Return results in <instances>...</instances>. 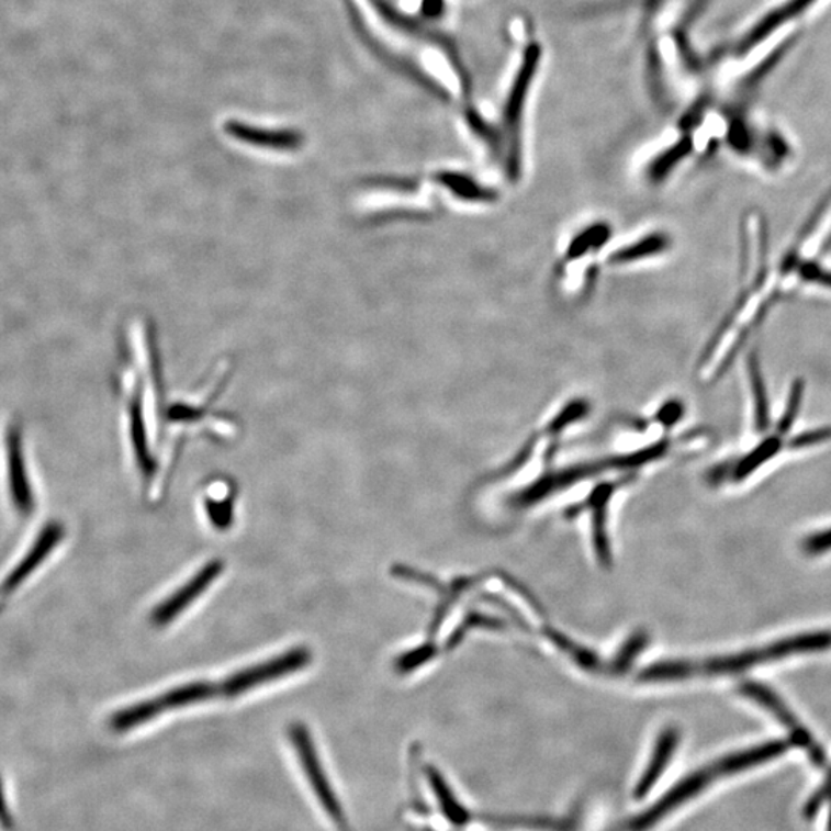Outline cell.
<instances>
[{
    "instance_id": "cell-2",
    "label": "cell",
    "mask_w": 831,
    "mask_h": 831,
    "mask_svg": "<svg viewBox=\"0 0 831 831\" xmlns=\"http://www.w3.org/2000/svg\"><path fill=\"white\" fill-rule=\"evenodd\" d=\"M3 465L10 507L21 518H30L36 512L37 499L26 463L24 431L16 423L3 433Z\"/></svg>"
},
{
    "instance_id": "cell-18",
    "label": "cell",
    "mask_w": 831,
    "mask_h": 831,
    "mask_svg": "<svg viewBox=\"0 0 831 831\" xmlns=\"http://www.w3.org/2000/svg\"><path fill=\"white\" fill-rule=\"evenodd\" d=\"M0 827L5 830H10L13 827V818H11L9 806L5 802L2 784H0Z\"/></svg>"
},
{
    "instance_id": "cell-14",
    "label": "cell",
    "mask_w": 831,
    "mask_h": 831,
    "mask_svg": "<svg viewBox=\"0 0 831 831\" xmlns=\"http://www.w3.org/2000/svg\"><path fill=\"white\" fill-rule=\"evenodd\" d=\"M229 132L232 134H235V137L237 139H243L245 142H248V144H266V145H278V147H291V144H293L294 137L287 136V134H279L274 132H267V130H256L251 128V126H245V125H236V126H229Z\"/></svg>"
},
{
    "instance_id": "cell-8",
    "label": "cell",
    "mask_w": 831,
    "mask_h": 831,
    "mask_svg": "<svg viewBox=\"0 0 831 831\" xmlns=\"http://www.w3.org/2000/svg\"><path fill=\"white\" fill-rule=\"evenodd\" d=\"M791 744L793 741H773L760 746H753V749L746 750V752L723 757L722 761L716 762V765L711 770H714L716 777L733 775V773L752 768L754 765H760L762 762L779 756V754L787 752Z\"/></svg>"
},
{
    "instance_id": "cell-10",
    "label": "cell",
    "mask_w": 831,
    "mask_h": 831,
    "mask_svg": "<svg viewBox=\"0 0 831 831\" xmlns=\"http://www.w3.org/2000/svg\"><path fill=\"white\" fill-rule=\"evenodd\" d=\"M815 0H790V2L785 3L779 10L773 11L768 16L762 19L760 24L754 26L752 32L749 33V36L745 37L739 49H741V53L750 52L757 44H761L762 41L767 40L768 34L775 33L785 22L799 16Z\"/></svg>"
},
{
    "instance_id": "cell-1",
    "label": "cell",
    "mask_w": 831,
    "mask_h": 831,
    "mask_svg": "<svg viewBox=\"0 0 831 831\" xmlns=\"http://www.w3.org/2000/svg\"><path fill=\"white\" fill-rule=\"evenodd\" d=\"M217 695L216 687L210 683H190L176 687L173 690L162 693L157 698L142 700L122 710L116 711L110 718V729L114 733H126V731L137 729L144 726L164 711L176 710V708L193 706V704L204 703L213 699Z\"/></svg>"
},
{
    "instance_id": "cell-13",
    "label": "cell",
    "mask_w": 831,
    "mask_h": 831,
    "mask_svg": "<svg viewBox=\"0 0 831 831\" xmlns=\"http://www.w3.org/2000/svg\"><path fill=\"white\" fill-rule=\"evenodd\" d=\"M781 448H783V440L777 436L765 439L764 442L754 448L752 453L746 454L744 459L738 462L737 469H734V479L741 481V479L750 476L753 471L760 469L762 463L770 461L773 456L779 453Z\"/></svg>"
},
{
    "instance_id": "cell-4",
    "label": "cell",
    "mask_w": 831,
    "mask_h": 831,
    "mask_svg": "<svg viewBox=\"0 0 831 831\" xmlns=\"http://www.w3.org/2000/svg\"><path fill=\"white\" fill-rule=\"evenodd\" d=\"M65 527L60 523H49L42 527L32 546L26 549L13 569L0 582V593L5 596L14 595L30 577L41 569L52 557L53 551L63 543Z\"/></svg>"
},
{
    "instance_id": "cell-7",
    "label": "cell",
    "mask_w": 831,
    "mask_h": 831,
    "mask_svg": "<svg viewBox=\"0 0 831 831\" xmlns=\"http://www.w3.org/2000/svg\"><path fill=\"white\" fill-rule=\"evenodd\" d=\"M742 693L749 696V698L756 700V703H760L761 706H764L765 708H767V710L772 711V714L775 715L776 718L779 719V721H783L785 726H787L788 729L791 730L793 742H795V744L806 746V749L810 750L811 757H813L816 764H823L822 750L815 744V741L813 739H811L810 733H808L806 729H802V726H800L798 719L795 718V715L790 714V710H788V708L784 706L783 700L777 698L775 693L768 690V688L764 687V685L754 683H746L742 685Z\"/></svg>"
},
{
    "instance_id": "cell-6",
    "label": "cell",
    "mask_w": 831,
    "mask_h": 831,
    "mask_svg": "<svg viewBox=\"0 0 831 831\" xmlns=\"http://www.w3.org/2000/svg\"><path fill=\"white\" fill-rule=\"evenodd\" d=\"M715 773L711 768L700 770L698 773L685 777L680 784H676L672 790L665 793L661 799L658 800L654 806H651L645 813L639 815L630 822L631 831H647L650 830L654 823L664 819L670 811L683 806L693 796L699 795L704 788L707 787L711 781L715 779Z\"/></svg>"
},
{
    "instance_id": "cell-15",
    "label": "cell",
    "mask_w": 831,
    "mask_h": 831,
    "mask_svg": "<svg viewBox=\"0 0 831 831\" xmlns=\"http://www.w3.org/2000/svg\"><path fill=\"white\" fill-rule=\"evenodd\" d=\"M206 510H209L210 520H212L214 527L225 528L232 524V504L228 501H224V503H209Z\"/></svg>"
},
{
    "instance_id": "cell-12",
    "label": "cell",
    "mask_w": 831,
    "mask_h": 831,
    "mask_svg": "<svg viewBox=\"0 0 831 831\" xmlns=\"http://www.w3.org/2000/svg\"><path fill=\"white\" fill-rule=\"evenodd\" d=\"M428 779H430L433 791L438 796L439 806L442 808V813L446 815L448 821L453 822L454 826L461 827L467 823L470 818L467 808L459 804L456 799L454 793L448 788L442 775L436 772L435 768H428Z\"/></svg>"
},
{
    "instance_id": "cell-11",
    "label": "cell",
    "mask_w": 831,
    "mask_h": 831,
    "mask_svg": "<svg viewBox=\"0 0 831 831\" xmlns=\"http://www.w3.org/2000/svg\"><path fill=\"white\" fill-rule=\"evenodd\" d=\"M831 647V633L821 631V633H806L795 636V638L785 639L773 643V645L761 649L762 656L765 661L791 656V654L807 653V651L826 650Z\"/></svg>"
},
{
    "instance_id": "cell-19",
    "label": "cell",
    "mask_w": 831,
    "mask_h": 831,
    "mask_svg": "<svg viewBox=\"0 0 831 831\" xmlns=\"http://www.w3.org/2000/svg\"><path fill=\"white\" fill-rule=\"evenodd\" d=\"M827 831H831V810H830V816H829V830Z\"/></svg>"
},
{
    "instance_id": "cell-17",
    "label": "cell",
    "mask_w": 831,
    "mask_h": 831,
    "mask_svg": "<svg viewBox=\"0 0 831 831\" xmlns=\"http://www.w3.org/2000/svg\"><path fill=\"white\" fill-rule=\"evenodd\" d=\"M831 549V530L822 531V534L813 535L808 538L804 543V550L810 554L823 553V551Z\"/></svg>"
},
{
    "instance_id": "cell-9",
    "label": "cell",
    "mask_w": 831,
    "mask_h": 831,
    "mask_svg": "<svg viewBox=\"0 0 831 831\" xmlns=\"http://www.w3.org/2000/svg\"><path fill=\"white\" fill-rule=\"evenodd\" d=\"M677 742H680V734L675 729H670L662 733L659 738L656 749H654L653 757H651L649 768L645 770L641 779L635 788V798L643 799L658 783L664 770L667 768L670 757L675 753Z\"/></svg>"
},
{
    "instance_id": "cell-16",
    "label": "cell",
    "mask_w": 831,
    "mask_h": 831,
    "mask_svg": "<svg viewBox=\"0 0 831 831\" xmlns=\"http://www.w3.org/2000/svg\"><path fill=\"white\" fill-rule=\"evenodd\" d=\"M831 798V772L829 777H827L826 783L822 784V787L819 788L818 791L815 793L813 796H811L810 800H808L806 810H804V815H806V818H813L816 813H818L819 808L826 804V800H829Z\"/></svg>"
},
{
    "instance_id": "cell-3",
    "label": "cell",
    "mask_w": 831,
    "mask_h": 831,
    "mask_svg": "<svg viewBox=\"0 0 831 831\" xmlns=\"http://www.w3.org/2000/svg\"><path fill=\"white\" fill-rule=\"evenodd\" d=\"M312 662V651L305 647L285 651L281 656L271 658L270 661L240 670L224 681L222 693L227 698H237L245 693L251 692L252 688L260 687L263 684L273 683L282 680L283 676L293 675L299 670L305 669Z\"/></svg>"
},
{
    "instance_id": "cell-5",
    "label": "cell",
    "mask_w": 831,
    "mask_h": 831,
    "mask_svg": "<svg viewBox=\"0 0 831 831\" xmlns=\"http://www.w3.org/2000/svg\"><path fill=\"white\" fill-rule=\"evenodd\" d=\"M224 572V562L212 561L194 574L193 580L187 582L182 588L173 593L162 604L157 605L151 613V622L156 627H165L173 622L182 611H186L198 597L204 595L205 589Z\"/></svg>"
}]
</instances>
